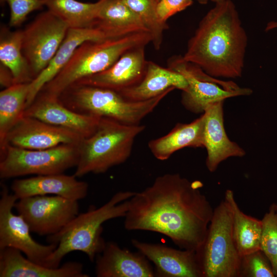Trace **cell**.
<instances>
[{
    "label": "cell",
    "mask_w": 277,
    "mask_h": 277,
    "mask_svg": "<svg viewBox=\"0 0 277 277\" xmlns=\"http://www.w3.org/2000/svg\"><path fill=\"white\" fill-rule=\"evenodd\" d=\"M88 276L78 262L69 261L57 267H50L33 262L17 249H0V277Z\"/></svg>",
    "instance_id": "ffe728a7"
},
{
    "label": "cell",
    "mask_w": 277,
    "mask_h": 277,
    "mask_svg": "<svg viewBox=\"0 0 277 277\" xmlns=\"http://www.w3.org/2000/svg\"><path fill=\"white\" fill-rule=\"evenodd\" d=\"M194 0H160L157 5V14L159 19L166 23L169 17L191 6ZM202 4L208 0H195Z\"/></svg>",
    "instance_id": "d6a6232c"
},
{
    "label": "cell",
    "mask_w": 277,
    "mask_h": 277,
    "mask_svg": "<svg viewBox=\"0 0 277 277\" xmlns=\"http://www.w3.org/2000/svg\"><path fill=\"white\" fill-rule=\"evenodd\" d=\"M151 41L149 32L86 41L76 49L65 66L40 92L58 97L78 81L106 70L129 50L146 46Z\"/></svg>",
    "instance_id": "277c9868"
},
{
    "label": "cell",
    "mask_w": 277,
    "mask_h": 277,
    "mask_svg": "<svg viewBox=\"0 0 277 277\" xmlns=\"http://www.w3.org/2000/svg\"><path fill=\"white\" fill-rule=\"evenodd\" d=\"M277 28V22L272 21L269 22L265 28V31H268L269 30H273L274 29Z\"/></svg>",
    "instance_id": "e575fe53"
},
{
    "label": "cell",
    "mask_w": 277,
    "mask_h": 277,
    "mask_svg": "<svg viewBox=\"0 0 277 277\" xmlns=\"http://www.w3.org/2000/svg\"><path fill=\"white\" fill-rule=\"evenodd\" d=\"M69 28L65 22L48 10L38 14L23 30V53L33 80L53 58Z\"/></svg>",
    "instance_id": "30bf717a"
},
{
    "label": "cell",
    "mask_w": 277,
    "mask_h": 277,
    "mask_svg": "<svg viewBox=\"0 0 277 277\" xmlns=\"http://www.w3.org/2000/svg\"><path fill=\"white\" fill-rule=\"evenodd\" d=\"M0 199V249L12 248L20 251L29 260L46 266L47 259L57 245L42 244L33 239L29 225L19 214L13 212L18 200L7 187L2 185Z\"/></svg>",
    "instance_id": "7c38bea8"
},
{
    "label": "cell",
    "mask_w": 277,
    "mask_h": 277,
    "mask_svg": "<svg viewBox=\"0 0 277 277\" xmlns=\"http://www.w3.org/2000/svg\"><path fill=\"white\" fill-rule=\"evenodd\" d=\"M44 0H1L6 3L10 8L9 26L18 27L32 12L41 9L45 6Z\"/></svg>",
    "instance_id": "1f68e13d"
},
{
    "label": "cell",
    "mask_w": 277,
    "mask_h": 277,
    "mask_svg": "<svg viewBox=\"0 0 277 277\" xmlns=\"http://www.w3.org/2000/svg\"><path fill=\"white\" fill-rule=\"evenodd\" d=\"M145 126L127 125L101 117L94 131L78 144L79 158L74 175L105 173L130 157L136 137Z\"/></svg>",
    "instance_id": "5b68a950"
},
{
    "label": "cell",
    "mask_w": 277,
    "mask_h": 277,
    "mask_svg": "<svg viewBox=\"0 0 277 277\" xmlns=\"http://www.w3.org/2000/svg\"><path fill=\"white\" fill-rule=\"evenodd\" d=\"M83 138L68 129L24 115L8 133L6 145L31 150L45 149L64 144H78Z\"/></svg>",
    "instance_id": "4fadbf2b"
},
{
    "label": "cell",
    "mask_w": 277,
    "mask_h": 277,
    "mask_svg": "<svg viewBox=\"0 0 277 277\" xmlns=\"http://www.w3.org/2000/svg\"><path fill=\"white\" fill-rule=\"evenodd\" d=\"M168 67L186 78L188 87L182 91L181 103L194 113H203L214 103L252 93L251 89L241 88L231 81H222L208 75L197 66L184 61L181 55L170 57Z\"/></svg>",
    "instance_id": "9c48e42d"
},
{
    "label": "cell",
    "mask_w": 277,
    "mask_h": 277,
    "mask_svg": "<svg viewBox=\"0 0 277 277\" xmlns=\"http://www.w3.org/2000/svg\"><path fill=\"white\" fill-rule=\"evenodd\" d=\"M274 204H275V210H276V214H277V202L274 203Z\"/></svg>",
    "instance_id": "8d00e7d4"
},
{
    "label": "cell",
    "mask_w": 277,
    "mask_h": 277,
    "mask_svg": "<svg viewBox=\"0 0 277 277\" xmlns=\"http://www.w3.org/2000/svg\"><path fill=\"white\" fill-rule=\"evenodd\" d=\"M14 209L32 232L50 236L62 230L78 213V201L56 195H36L18 199Z\"/></svg>",
    "instance_id": "8fae6325"
},
{
    "label": "cell",
    "mask_w": 277,
    "mask_h": 277,
    "mask_svg": "<svg viewBox=\"0 0 277 277\" xmlns=\"http://www.w3.org/2000/svg\"><path fill=\"white\" fill-rule=\"evenodd\" d=\"M172 90L148 100L132 101L113 90L74 84L58 98L64 105L76 112L109 118L125 124L137 125Z\"/></svg>",
    "instance_id": "8992f818"
},
{
    "label": "cell",
    "mask_w": 277,
    "mask_h": 277,
    "mask_svg": "<svg viewBox=\"0 0 277 277\" xmlns=\"http://www.w3.org/2000/svg\"><path fill=\"white\" fill-rule=\"evenodd\" d=\"M247 35L231 0L215 3L188 41L183 60L215 77L242 76Z\"/></svg>",
    "instance_id": "7a4b0ae2"
},
{
    "label": "cell",
    "mask_w": 277,
    "mask_h": 277,
    "mask_svg": "<svg viewBox=\"0 0 277 277\" xmlns=\"http://www.w3.org/2000/svg\"><path fill=\"white\" fill-rule=\"evenodd\" d=\"M0 82L2 86L7 88L14 84L13 76L10 71L1 64Z\"/></svg>",
    "instance_id": "836d02e7"
},
{
    "label": "cell",
    "mask_w": 277,
    "mask_h": 277,
    "mask_svg": "<svg viewBox=\"0 0 277 277\" xmlns=\"http://www.w3.org/2000/svg\"><path fill=\"white\" fill-rule=\"evenodd\" d=\"M196 254L203 277H239L241 256L233 238L231 210L224 199L214 208L205 239Z\"/></svg>",
    "instance_id": "52a82bcc"
},
{
    "label": "cell",
    "mask_w": 277,
    "mask_h": 277,
    "mask_svg": "<svg viewBox=\"0 0 277 277\" xmlns=\"http://www.w3.org/2000/svg\"><path fill=\"white\" fill-rule=\"evenodd\" d=\"M107 38L97 28H69L55 55L47 67L31 82L27 107L35 99L43 87L52 80L69 61L76 49L88 41Z\"/></svg>",
    "instance_id": "44dd1931"
},
{
    "label": "cell",
    "mask_w": 277,
    "mask_h": 277,
    "mask_svg": "<svg viewBox=\"0 0 277 277\" xmlns=\"http://www.w3.org/2000/svg\"><path fill=\"white\" fill-rule=\"evenodd\" d=\"M77 178L74 174L64 173L38 175L14 180L11 189L18 200L32 196L51 194L78 201L87 195L89 185Z\"/></svg>",
    "instance_id": "ac0fdd59"
},
{
    "label": "cell",
    "mask_w": 277,
    "mask_h": 277,
    "mask_svg": "<svg viewBox=\"0 0 277 277\" xmlns=\"http://www.w3.org/2000/svg\"><path fill=\"white\" fill-rule=\"evenodd\" d=\"M208 1H211V2H212L214 3H216L222 2V1H225V0H208Z\"/></svg>",
    "instance_id": "d590c367"
},
{
    "label": "cell",
    "mask_w": 277,
    "mask_h": 277,
    "mask_svg": "<svg viewBox=\"0 0 277 277\" xmlns=\"http://www.w3.org/2000/svg\"><path fill=\"white\" fill-rule=\"evenodd\" d=\"M23 30L11 31L1 27L0 61L11 73L14 84L33 81L30 67L22 50Z\"/></svg>",
    "instance_id": "484cf974"
},
{
    "label": "cell",
    "mask_w": 277,
    "mask_h": 277,
    "mask_svg": "<svg viewBox=\"0 0 277 277\" xmlns=\"http://www.w3.org/2000/svg\"><path fill=\"white\" fill-rule=\"evenodd\" d=\"M156 1L159 2V1L160 0H156Z\"/></svg>",
    "instance_id": "74e56055"
},
{
    "label": "cell",
    "mask_w": 277,
    "mask_h": 277,
    "mask_svg": "<svg viewBox=\"0 0 277 277\" xmlns=\"http://www.w3.org/2000/svg\"><path fill=\"white\" fill-rule=\"evenodd\" d=\"M145 47L141 46L129 50L109 68L82 78L74 84L108 88L117 92L136 85L143 79L146 70Z\"/></svg>",
    "instance_id": "2e32d148"
},
{
    "label": "cell",
    "mask_w": 277,
    "mask_h": 277,
    "mask_svg": "<svg viewBox=\"0 0 277 277\" xmlns=\"http://www.w3.org/2000/svg\"><path fill=\"white\" fill-rule=\"evenodd\" d=\"M203 184L178 173H166L129 199L126 230L166 235L180 249L197 251L203 244L214 209L201 192Z\"/></svg>",
    "instance_id": "6da1fadb"
},
{
    "label": "cell",
    "mask_w": 277,
    "mask_h": 277,
    "mask_svg": "<svg viewBox=\"0 0 277 277\" xmlns=\"http://www.w3.org/2000/svg\"><path fill=\"white\" fill-rule=\"evenodd\" d=\"M48 10L65 22L69 28L93 27L100 12L107 0L93 3L76 0H44Z\"/></svg>",
    "instance_id": "4316f807"
},
{
    "label": "cell",
    "mask_w": 277,
    "mask_h": 277,
    "mask_svg": "<svg viewBox=\"0 0 277 277\" xmlns=\"http://www.w3.org/2000/svg\"><path fill=\"white\" fill-rule=\"evenodd\" d=\"M220 101L210 105L203 113V146L207 150L206 165L214 172L223 161L231 157L244 156L246 152L228 137L224 125L223 104Z\"/></svg>",
    "instance_id": "e0dca14e"
},
{
    "label": "cell",
    "mask_w": 277,
    "mask_h": 277,
    "mask_svg": "<svg viewBox=\"0 0 277 277\" xmlns=\"http://www.w3.org/2000/svg\"><path fill=\"white\" fill-rule=\"evenodd\" d=\"M30 83L14 84L0 92V149L9 131L24 116Z\"/></svg>",
    "instance_id": "83f0119b"
},
{
    "label": "cell",
    "mask_w": 277,
    "mask_h": 277,
    "mask_svg": "<svg viewBox=\"0 0 277 277\" xmlns=\"http://www.w3.org/2000/svg\"><path fill=\"white\" fill-rule=\"evenodd\" d=\"M131 243L155 267V276L203 277L196 251L132 239Z\"/></svg>",
    "instance_id": "9a60e30c"
},
{
    "label": "cell",
    "mask_w": 277,
    "mask_h": 277,
    "mask_svg": "<svg viewBox=\"0 0 277 277\" xmlns=\"http://www.w3.org/2000/svg\"><path fill=\"white\" fill-rule=\"evenodd\" d=\"M134 192L121 191L115 193L102 206L98 208L91 206L87 211L78 213L60 232L48 236V243L57 246L47 259L46 266H60L63 259L75 251L85 253L91 262H94L106 242L102 236L103 223L124 217L128 210L129 199Z\"/></svg>",
    "instance_id": "3957f363"
},
{
    "label": "cell",
    "mask_w": 277,
    "mask_h": 277,
    "mask_svg": "<svg viewBox=\"0 0 277 277\" xmlns=\"http://www.w3.org/2000/svg\"><path fill=\"white\" fill-rule=\"evenodd\" d=\"M187 87V82L181 73L152 61H147L146 72L141 81L118 92L128 100L144 101L170 89H177L183 91Z\"/></svg>",
    "instance_id": "7402d4cb"
},
{
    "label": "cell",
    "mask_w": 277,
    "mask_h": 277,
    "mask_svg": "<svg viewBox=\"0 0 277 277\" xmlns=\"http://www.w3.org/2000/svg\"><path fill=\"white\" fill-rule=\"evenodd\" d=\"M262 220L260 250L269 260L275 277H277V214L274 203Z\"/></svg>",
    "instance_id": "f546056e"
},
{
    "label": "cell",
    "mask_w": 277,
    "mask_h": 277,
    "mask_svg": "<svg viewBox=\"0 0 277 277\" xmlns=\"http://www.w3.org/2000/svg\"><path fill=\"white\" fill-rule=\"evenodd\" d=\"M24 115L68 129L83 138L94 131L101 118L73 111L64 105L58 97L41 92L26 107Z\"/></svg>",
    "instance_id": "5bb4252c"
},
{
    "label": "cell",
    "mask_w": 277,
    "mask_h": 277,
    "mask_svg": "<svg viewBox=\"0 0 277 277\" xmlns=\"http://www.w3.org/2000/svg\"><path fill=\"white\" fill-rule=\"evenodd\" d=\"M140 18L152 37L151 43L156 50L161 48L167 23L162 22L157 14L156 0H122Z\"/></svg>",
    "instance_id": "f1b7e54d"
},
{
    "label": "cell",
    "mask_w": 277,
    "mask_h": 277,
    "mask_svg": "<svg viewBox=\"0 0 277 277\" xmlns=\"http://www.w3.org/2000/svg\"><path fill=\"white\" fill-rule=\"evenodd\" d=\"M224 199L231 210L233 238L239 254L241 256L260 250L262 220L241 210L232 190L227 189Z\"/></svg>",
    "instance_id": "d4e9b609"
},
{
    "label": "cell",
    "mask_w": 277,
    "mask_h": 277,
    "mask_svg": "<svg viewBox=\"0 0 277 277\" xmlns=\"http://www.w3.org/2000/svg\"><path fill=\"white\" fill-rule=\"evenodd\" d=\"M95 261L97 277H153L154 269L142 253L122 248L114 242H106Z\"/></svg>",
    "instance_id": "d6986e66"
},
{
    "label": "cell",
    "mask_w": 277,
    "mask_h": 277,
    "mask_svg": "<svg viewBox=\"0 0 277 277\" xmlns=\"http://www.w3.org/2000/svg\"><path fill=\"white\" fill-rule=\"evenodd\" d=\"M93 27L103 32L107 38L149 32L139 16L122 0H107Z\"/></svg>",
    "instance_id": "cb8c5ba5"
},
{
    "label": "cell",
    "mask_w": 277,
    "mask_h": 277,
    "mask_svg": "<svg viewBox=\"0 0 277 277\" xmlns=\"http://www.w3.org/2000/svg\"><path fill=\"white\" fill-rule=\"evenodd\" d=\"M78 144H64L37 150L6 145L0 151V177L64 173L76 166L79 158Z\"/></svg>",
    "instance_id": "ba28073f"
},
{
    "label": "cell",
    "mask_w": 277,
    "mask_h": 277,
    "mask_svg": "<svg viewBox=\"0 0 277 277\" xmlns=\"http://www.w3.org/2000/svg\"><path fill=\"white\" fill-rule=\"evenodd\" d=\"M204 115L189 123H177L166 135L151 140L148 148L158 160H168L176 151L186 148H204Z\"/></svg>",
    "instance_id": "603a6c76"
},
{
    "label": "cell",
    "mask_w": 277,
    "mask_h": 277,
    "mask_svg": "<svg viewBox=\"0 0 277 277\" xmlns=\"http://www.w3.org/2000/svg\"><path fill=\"white\" fill-rule=\"evenodd\" d=\"M239 277H275L271 264L261 250L241 256Z\"/></svg>",
    "instance_id": "4dcf8cb0"
}]
</instances>
